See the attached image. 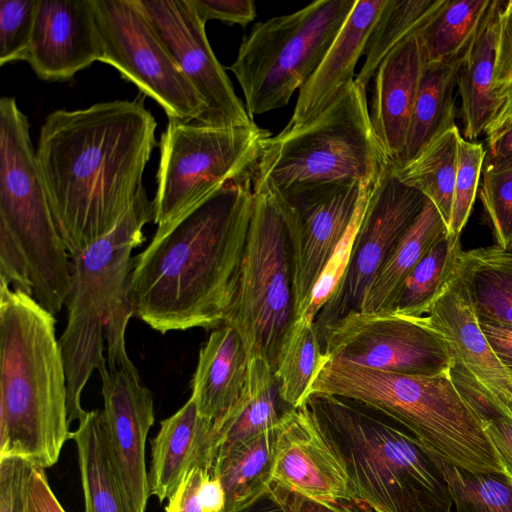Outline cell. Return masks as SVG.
<instances>
[{"label": "cell", "instance_id": "39", "mask_svg": "<svg viewBox=\"0 0 512 512\" xmlns=\"http://www.w3.org/2000/svg\"><path fill=\"white\" fill-rule=\"evenodd\" d=\"M486 154L483 144L469 141L463 136L459 137L452 213L447 229L449 236L460 237L470 217L478 193Z\"/></svg>", "mask_w": 512, "mask_h": 512}, {"label": "cell", "instance_id": "25", "mask_svg": "<svg viewBox=\"0 0 512 512\" xmlns=\"http://www.w3.org/2000/svg\"><path fill=\"white\" fill-rule=\"evenodd\" d=\"M294 409L280 398L270 366L261 358H250L246 383L239 399L220 421L214 423L215 457L280 427Z\"/></svg>", "mask_w": 512, "mask_h": 512}, {"label": "cell", "instance_id": "42", "mask_svg": "<svg viewBox=\"0 0 512 512\" xmlns=\"http://www.w3.org/2000/svg\"><path fill=\"white\" fill-rule=\"evenodd\" d=\"M471 406L481 419L485 433L499 456L505 474L512 478V419L489 404L473 403Z\"/></svg>", "mask_w": 512, "mask_h": 512}, {"label": "cell", "instance_id": "29", "mask_svg": "<svg viewBox=\"0 0 512 512\" xmlns=\"http://www.w3.org/2000/svg\"><path fill=\"white\" fill-rule=\"evenodd\" d=\"M494 2L442 0L416 30L425 67L460 61Z\"/></svg>", "mask_w": 512, "mask_h": 512}, {"label": "cell", "instance_id": "37", "mask_svg": "<svg viewBox=\"0 0 512 512\" xmlns=\"http://www.w3.org/2000/svg\"><path fill=\"white\" fill-rule=\"evenodd\" d=\"M435 455L449 482L456 512H512V478L469 471Z\"/></svg>", "mask_w": 512, "mask_h": 512}, {"label": "cell", "instance_id": "2", "mask_svg": "<svg viewBox=\"0 0 512 512\" xmlns=\"http://www.w3.org/2000/svg\"><path fill=\"white\" fill-rule=\"evenodd\" d=\"M252 206L250 173L157 228L134 257L129 291L134 316L161 334L226 324Z\"/></svg>", "mask_w": 512, "mask_h": 512}, {"label": "cell", "instance_id": "44", "mask_svg": "<svg viewBox=\"0 0 512 512\" xmlns=\"http://www.w3.org/2000/svg\"><path fill=\"white\" fill-rule=\"evenodd\" d=\"M203 23L220 20L229 24L246 26L256 17L253 0H189Z\"/></svg>", "mask_w": 512, "mask_h": 512}, {"label": "cell", "instance_id": "47", "mask_svg": "<svg viewBox=\"0 0 512 512\" xmlns=\"http://www.w3.org/2000/svg\"><path fill=\"white\" fill-rule=\"evenodd\" d=\"M271 489L287 512H357L339 502L313 499L277 483H272Z\"/></svg>", "mask_w": 512, "mask_h": 512}, {"label": "cell", "instance_id": "10", "mask_svg": "<svg viewBox=\"0 0 512 512\" xmlns=\"http://www.w3.org/2000/svg\"><path fill=\"white\" fill-rule=\"evenodd\" d=\"M356 0H319L258 22L228 69L253 119L284 107L318 67Z\"/></svg>", "mask_w": 512, "mask_h": 512}, {"label": "cell", "instance_id": "6", "mask_svg": "<svg viewBox=\"0 0 512 512\" xmlns=\"http://www.w3.org/2000/svg\"><path fill=\"white\" fill-rule=\"evenodd\" d=\"M0 282L56 315L70 286V255L57 229L27 116L0 100Z\"/></svg>", "mask_w": 512, "mask_h": 512}, {"label": "cell", "instance_id": "12", "mask_svg": "<svg viewBox=\"0 0 512 512\" xmlns=\"http://www.w3.org/2000/svg\"><path fill=\"white\" fill-rule=\"evenodd\" d=\"M274 190L283 207L292 241L296 320L306 312L322 273L358 222L369 187L357 181H335Z\"/></svg>", "mask_w": 512, "mask_h": 512}, {"label": "cell", "instance_id": "8", "mask_svg": "<svg viewBox=\"0 0 512 512\" xmlns=\"http://www.w3.org/2000/svg\"><path fill=\"white\" fill-rule=\"evenodd\" d=\"M389 165L376 138L366 91L355 81L314 120L269 136L252 171L274 188L357 181L371 187Z\"/></svg>", "mask_w": 512, "mask_h": 512}, {"label": "cell", "instance_id": "16", "mask_svg": "<svg viewBox=\"0 0 512 512\" xmlns=\"http://www.w3.org/2000/svg\"><path fill=\"white\" fill-rule=\"evenodd\" d=\"M170 53L175 64L205 104L196 122L223 128L254 125L216 58L189 0H134Z\"/></svg>", "mask_w": 512, "mask_h": 512}, {"label": "cell", "instance_id": "13", "mask_svg": "<svg viewBox=\"0 0 512 512\" xmlns=\"http://www.w3.org/2000/svg\"><path fill=\"white\" fill-rule=\"evenodd\" d=\"M95 8L103 41L100 62L154 99L169 119L199 120L204 102L134 0H95Z\"/></svg>", "mask_w": 512, "mask_h": 512}, {"label": "cell", "instance_id": "7", "mask_svg": "<svg viewBox=\"0 0 512 512\" xmlns=\"http://www.w3.org/2000/svg\"><path fill=\"white\" fill-rule=\"evenodd\" d=\"M311 393L349 398L386 414L460 468L505 474L481 419L450 371L407 375L326 359L310 386Z\"/></svg>", "mask_w": 512, "mask_h": 512}, {"label": "cell", "instance_id": "32", "mask_svg": "<svg viewBox=\"0 0 512 512\" xmlns=\"http://www.w3.org/2000/svg\"><path fill=\"white\" fill-rule=\"evenodd\" d=\"M461 266L478 318L512 325V251L496 244L463 251Z\"/></svg>", "mask_w": 512, "mask_h": 512}, {"label": "cell", "instance_id": "52", "mask_svg": "<svg viewBox=\"0 0 512 512\" xmlns=\"http://www.w3.org/2000/svg\"><path fill=\"white\" fill-rule=\"evenodd\" d=\"M201 496L208 512H223L225 492L219 480L209 474L203 481Z\"/></svg>", "mask_w": 512, "mask_h": 512}, {"label": "cell", "instance_id": "35", "mask_svg": "<svg viewBox=\"0 0 512 512\" xmlns=\"http://www.w3.org/2000/svg\"><path fill=\"white\" fill-rule=\"evenodd\" d=\"M325 361L314 321L305 316L296 319L273 372L280 398L293 408L302 406Z\"/></svg>", "mask_w": 512, "mask_h": 512}, {"label": "cell", "instance_id": "14", "mask_svg": "<svg viewBox=\"0 0 512 512\" xmlns=\"http://www.w3.org/2000/svg\"><path fill=\"white\" fill-rule=\"evenodd\" d=\"M425 201L420 191L399 180L390 165L371 185L343 274L314 319L320 341L337 321L361 310L367 288Z\"/></svg>", "mask_w": 512, "mask_h": 512}, {"label": "cell", "instance_id": "1", "mask_svg": "<svg viewBox=\"0 0 512 512\" xmlns=\"http://www.w3.org/2000/svg\"><path fill=\"white\" fill-rule=\"evenodd\" d=\"M157 123L136 100L47 115L36 161L70 256L111 232L144 187Z\"/></svg>", "mask_w": 512, "mask_h": 512}, {"label": "cell", "instance_id": "33", "mask_svg": "<svg viewBox=\"0 0 512 512\" xmlns=\"http://www.w3.org/2000/svg\"><path fill=\"white\" fill-rule=\"evenodd\" d=\"M460 136L455 125L436 136L412 161L394 169L401 182L420 191L435 205L447 229L452 213Z\"/></svg>", "mask_w": 512, "mask_h": 512}, {"label": "cell", "instance_id": "9", "mask_svg": "<svg viewBox=\"0 0 512 512\" xmlns=\"http://www.w3.org/2000/svg\"><path fill=\"white\" fill-rule=\"evenodd\" d=\"M295 322L293 250L287 219L269 184L253 179V206L235 299L226 324L240 334L248 360L274 372Z\"/></svg>", "mask_w": 512, "mask_h": 512}, {"label": "cell", "instance_id": "49", "mask_svg": "<svg viewBox=\"0 0 512 512\" xmlns=\"http://www.w3.org/2000/svg\"><path fill=\"white\" fill-rule=\"evenodd\" d=\"M496 104L491 120L484 132L486 139L512 127V84L493 89Z\"/></svg>", "mask_w": 512, "mask_h": 512}, {"label": "cell", "instance_id": "28", "mask_svg": "<svg viewBox=\"0 0 512 512\" xmlns=\"http://www.w3.org/2000/svg\"><path fill=\"white\" fill-rule=\"evenodd\" d=\"M447 226L435 205L426 201L367 288L362 312H391L397 293L410 272L431 247L447 235Z\"/></svg>", "mask_w": 512, "mask_h": 512}, {"label": "cell", "instance_id": "24", "mask_svg": "<svg viewBox=\"0 0 512 512\" xmlns=\"http://www.w3.org/2000/svg\"><path fill=\"white\" fill-rule=\"evenodd\" d=\"M248 356L238 331L224 324L209 334L199 351L191 397L199 413L217 423L239 399L247 378Z\"/></svg>", "mask_w": 512, "mask_h": 512}, {"label": "cell", "instance_id": "36", "mask_svg": "<svg viewBox=\"0 0 512 512\" xmlns=\"http://www.w3.org/2000/svg\"><path fill=\"white\" fill-rule=\"evenodd\" d=\"M442 0H387L367 39L364 64L355 82L367 91L386 56L415 32Z\"/></svg>", "mask_w": 512, "mask_h": 512}, {"label": "cell", "instance_id": "40", "mask_svg": "<svg viewBox=\"0 0 512 512\" xmlns=\"http://www.w3.org/2000/svg\"><path fill=\"white\" fill-rule=\"evenodd\" d=\"M38 0H0V65L26 61Z\"/></svg>", "mask_w": 512, "mask_h": 512}, {"label": "cell", "instance_id": "43", "mask_svg": "<svg viewBox=\"0 0 512 512\" xmlns=\"http://www.w3.org/2000/svg\"><path fill=\"white\" fill-rule=\"evenodd\" d=\"M512 84V0H499L496 11L495 65L492 89Z\"/></svg>", "mask_w": 512, "mask_h": 512}, {"label": "cell", "instance_id": "46", "mask_svg": "<svg viewBox=\"0 0 512 512\" xmlns=\"http://www.w3.org/2000/svg\"><path fill=\"white\" fill-rule=\"evenodd\" d=\"M25 512H66L53 493L44 468L33 467L26 489Z\"/></svg>", "mask_w": 512, "mask_h": 512}, {"label": "cell", "instance_id": "26", "mask_svg": "<svg viewBox=\"0 0 512 512\" xmlns=\"http://www.w3.org/2000/svg\"><path fill=\"white\" fill-rule=\"evenodd\" d=\"M71 432L77 446L84 512H133L109 449L102 410L87 411Z\"/></svg>", "mask_w": 512, "mask_h": 512}, {"label": "cell", "instance_id": "18", "mask_svg": "<svg viewBox=\"0 0 512 512\" xmlns=\"http://www.w3.org/2000/svg\"><path fill=\"white\" fill-rule=\"evenodd\" d=\"M107 441L133 512H145L150 494L145 449L155 420L152 392L139 374L126 370L99 373Z\"/></svg>", "mask_w": 512, "mask_h": 512}, {"label": "cell", "instance_id": "5", "mask_svg": "<svg viewBox=\"0 0 512 512\" xmlns=\"http://www.w3.org/2000/svg\"><path fill=\"white\" fill-rule=\"evenodd\" d=\"M303 404L338 459L354 501L373 512H453L435 452L405 426L340 396L311 393Z\"/></svg>", "mask_w": 512, "mask_h": 512}, {"label": "cell", "instance_id": "41", "mask_svg": "<svg viewBox=\"0 0 512 512\" xmlns=\"http://www.w3.org/2000/svg\"><path fill=\"white\" fill-rule=\"evenodd\" d=\"M33 465L24 459H0V512H25L26 489Z\"/></svg>", "mask_w": 512, "mask_h": 512}, {"label": "cell", "instance_id": "51", "mask_svg": "<svg viewBox=\"0 0 512 512\" xmlns=\"http://www.w3.org/2000/svg\"><path fill=\"white\" fill-rule=\"evenodd\" d=\"M230 512H287L271 486Z\"/></svg>", "mask_w": 512, "mask_h": 512}, {"label": "cell", "instance_id": "50", "mask_svg": "<svg viewBox=\"0 0 512 512\" xmlns=\"http://www.w3.org/2000/svg\"><path fill=\"white\" fill-rule=\"evenodd\" d=\"M487 154L485 162L501 165L512 162V127L506 128L486 139Z\"/></svg>", "mask_w": 512, "mask_h": 512}, {"label": "cell", "instance_id": "45", "mask_svg": "<svg viewBox=\"0 0 512 512\" xmlns=\"http://www.w3.org/2000/svg\"><path fill=\"white\" fill-rule=\"evenodd\" d=\"M210 471L195 467L188 472L176 491L168 499L166 512H208L204 506L201 487Z\"/></svg>", "mask_w": 512, "mask_h": 512}, {"label": "cell", "instance_id": "21", "mask_svg": "<svg viewBox=\"0 0 512 512\" xmlns=\"http://www.w3.org/2000/svg\"><path fill=\"white\" fill-rule=\"evenodd\" d=\"M425 65L416 31L381 62L373 81L371 123L389 165L400 166Z\"/></svg>", "mask_w": 512, "mask_h": 512}, {"label": "cell", "instance_id": "23", "mask_svg": "<svg viewBox=\"0 0 512 512\" xmlns=\"http://www.w3.org/2000/svg\"><path fill=\"white\" fill-rule=\"evenodd\" d=\"M215 446L214 422L203 417L189 398L178 411L160 422V429L151 441L150 494L163 502L193 468L202 467L211 472Z\"/></svg>", "mask_w": 512, "mask_h": 512}, {"label": "cell", "instance_id": "48", "mask_svg": "<svg viewBox=\"0 0 512 512\" xmlns=\"http://www.w3.org/2000/svg\"><path fill=\"white\" fill-rule=\"evenodd\" d=\"M478 320L493 353L512 374V325L483 318Z\"/></svg>", "mask_w": 512, "mask_h": 512}, {"label": "cell", "instance_id": "53", "mask_svg": "<svg viewBox=\"0 0 512 512\" xmlns=\"http://www.w3.org/2000/svg\"><path fill=\"white\" fill-rule=\"evenodd\" d=\"M511 413H512V407H511Z\"/></svg>", "mask_w": 512, "mask_h": 512}, {"label": "cell", "instance_id": "20", "mask_svg": "<svg viewBox=\"0 0 512 512\" xmlns=\"http://www.w3.org/2000/svg\"><path fill=\"white\" fill-rule=\"evenodd\" d=\"M272 483L313 499L354 501L338 459L304 404L292 410L279 428Z\"/></svg>", "mask_w": 512, "mask_h": 512}, {"label": "cell", "instance_id": "38", "mask_svg": "<svg viewBox=\"0 0 512 512\" xmlns=\"http://www.w3.org/2000/svg\"><path fill=\"white\" fill-rule=\"evenodd\" d=\"M480 197L496 245L512 251V162H484Z\"/></svg>", "mask_w": 512, "mask_h": 512}, {"label": "cell", "instance_id": "17", "mask_svg": "<svg viewBox=\"0 0 512 512\" xmlns=\"http://www.w3.org/2000/svg\"><path fill=\"white\" fill-rule=\"evenodd\" d=\"M423 318L451 347L450 373L458 389L512 419V374L499 362L480 327L461 259Z\"/></svg>", "mask_w": 512, "mask_h": 512}, {"label": "cell", "instance_id": "4", "mask_svg": "<svg viewBox=\"0 0 512 512\" xmlns=\"http://www.w3.org/2000/svg\"><path fill=\"white\" fill-rule=\"evenodd\" d=\"M55 315L0 282V459L49 468L70 439Z\"/></svg>", "mask_w": 512, "mask_h": 512}, {"label": "cell", "instance_id": "15", "mask_svg": "<svg viewBox=\"0 0 512 512\" xmlns=\"http://www.w3.org/2000/svg\"><path fill=\"white\" fill-rule=\"evenodd\" d=\"M324 355L361 367L407 375H436L451 370L447 339L423 317L394 312L354 311L326 330Z\"/></svg>", "mask_w": 512, "mask_h": 512}, {"label": "cell", "instance_id": "19", "mask_svg": "<svg viewBox=\"0 0 512 512\" xmlns=\"http://www.w3.org/2000/svg\"><path fill=\"white\" fill-rule=\"evenodd\" d=\"M103 55L95 0H38L26 62L45 81H66Z\"/></svg>", "mask_w": 512, "mask_h": 512}, {"label": "cell", "instance_id": "30", "mask_svg": "<svg viewBox=\"0 0 512 512\" xmlns=\"http://www.w3.org/2000/svg\"><path fill=\"white\" fill-rule=\"evenodd\" d=\"M280 427L215 457L210 474L219 480L225 492L223 512L232 511L271 486L275 444Z\"/></svg>", "mask_w": 512, "mask_h": 512}, {"label": "cell", "instance_id": "34", "mask_svg": "<svg viewBox=\"0 0 512 512\" xmlns=\"http://www.w3.org/2000/svg\"><path fill=\"white\" fill-rule=\"evenodd\" d=\"M460 237L436 242L402 283L391 312L421 318L454 275L462 253Z\"/></svg>", "mask_w": 512, "mask_h": 512}, {"label": "cell", "instance_id": "3", "mask_svg": "<svg viewBox=\"0 0 512 512\" xmlns=\"http://www.w3.org/2000/svg\"><path fill=\"white\" fill-rule=\"evenodd\" d=\"M154 220V204L143 187L107 235L70 256L67 322L59 338L68 387L69 421L81 420L83 390L94 370L139 374L125 344L134 316L130 300L133 250L145 240L144 226Z\"/></svg>", "mask_w": 512, "mask_h": 512}, {"label": "cell", "instance_id": "22", "mask_svg": "<svg viewBox=\"0 0 512 512\" xmlns=\"http://www.w3.org/2000/svg\"><path fill=\"white\" fill-rule=\"evenodd\" d=\"M387 0H356L318 67L300 88L288 126L314 120L355 81L370 31Z\"/></svg>", "mask_w": 512, "mask_h": 512}, {"label": "cell", "instance_id": "11", "mask_svg": "<svg viewBox=\"0 0 512 512\" xmlns=\"http://www.w3.org/2000/svg\"><path fill=\"white\" fill-rule=\"evenodd\" d=\"M270 135L256 124L223 128L169 119L160 140L153 200L157 228L252 173Z\"/></svg>", "mask_w": 512, "mask_h": 512}, {"label": "cell", "instance_id": "27", "mask_svg": "<svg viewBox=\"0 0 512 512\" xmlns=\"http://www.w3.org/2000/svg\"><path fill=\"white\" fill-rule=\"evenodd\" d=\"M498 3L499 0H495L485 22L462 56L456 72L464 138L469 141L484 135L495 109L496 98L492 84Z\"/></svg>", "mask_w": 512, "mask_h": 512}, {"label": "cell", "instance_id": "31", "mask_svg": "<svg viewBox=\"0 0 512 512\" xmlns=\"http://www.w3.org/2000/svg\"><path fill=\"white\" fill-rule=\"evenodd\" d=\"M460 61L424 68L398 168L418 156L436 136L456 125V72Z\"/></svg>", "mask_w": 512, "mask_h": 512}]
</instances>
